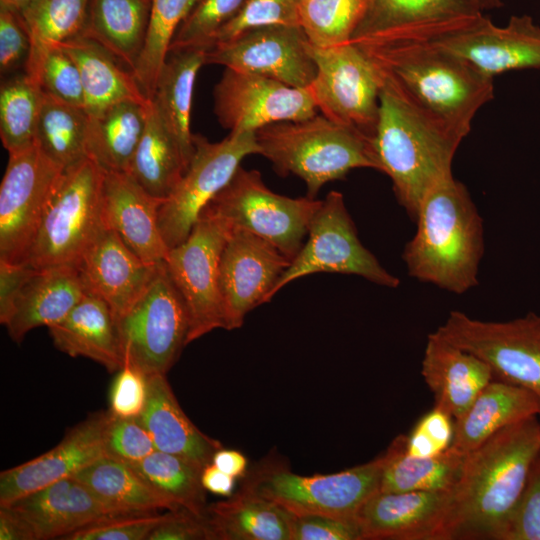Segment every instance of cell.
I'll use <instances>...</instances> for the list:
<instances>
[{"label":"cell","mask_w":540,"mask_h":540,"mask_svg":"<svg viewBox=\"0 0 540 540\" xmlns=\"http://www.w3.org/2000/svg\"><path fill=\"white\" fill-rule=\"evenodd\" d=\"M539 452L540 418L533 416L466 454L449 492L439 540H500Z\"/></svg>","instance_id":"1"},{"label":"cell","mask_w":540,"mask_h":540,"mask_svg":"<svg viewBox=\"0 0 540 540\" xmlns=\"http://www.w3.org/2000/svg\"><path fill=\"white\" fill-rule=\"evenodd\" d=\"M383 76L372 148L378 171L391 179L399 204L415 220L424 196L453 175V158L464 137Z\"/></svg>","instance_id":"2"},{"label":"cell","mask_w":540,"mask_h":540,"mask_svg":"<svg viewBox=\"0 0 540 540\" xmlns=\"http://www.w3.org/2000/svg\"><path fill=\"white\" fill-rule=\"evenodd\" d=\"M415 221L402 253L408 274L459 295L477 286L483 220L466 186L453 175L439 182L424 196Z\"/></svg>","instance_id":"3"},{"label":"cell","mask_w":540,"mask_h":540,"mask_svg":"<svg viewBox=\"0 0 540 540\" xmlns=\"http://www.w3.org/2000/svg\"><path fill=\"white\" fill-rule=\"evenodd\" d=\"M360 48L412 101L464 138L494 96L493 77L433 43Z\"/></svg>","instance_id":"4"},{"label":"cell","mask_w":540,"mask_h":540,"mask_svg":"<svg viewBox=\"0 0 540 540\" xmlns=\"http://www.w3.org/2000/svg\"><path fill=\"white\" fill-rule=\"evenodd\" d=\"M255 135L259 154L279 175L301 178L312 199L325 184L343 179L353 169L378 170L371 140L322 114L273 123Z\"/></svg>","instance_id":"5"},{"label":"cell","mask_w":540,"mask_h":540,"mask_svg":"<svg viewBox=\"0 0 540 540\" xmlns=\"http://www.w3.org/2000/svg\"><path fill=\"white\" fill-rule=\"evenodd\" d=\"M105 174L89 157L62 171L46 202L26 264L34 268L78 265L106 227L102 214Z\"/></svg>","instance_id":"6"},{"label":"cell","mask_w":540,"mask_h":540,"mask_svg":"<svg viewBox=\"0 0 540 540\" xmlns=\"http://www.w3.org/2000/svg\"><path fill=\"white\" fill-rule=\"evenodd\" d=\"M320 204L321 200L308 196L291 198L274 193L260 172L240 166L202 212L221 218L232 231L261 237L291 261L302 248Z\"/></svg>","instance_id":"7"},{"label":"cell","mask_w":540,"mask_h":540,"mask_svg":"<svg viewBox=\"0 0 540 540\" xmlns=\"http://www.w3.org/2000/svg\"><path fill=\"white\" fill-rule=\"evenodd\" d=\"M117 322L125 365L147 377L166 375L187 345L189 316L164 261L140 298Z\"/></svg>","instance_id":"8"},{"label":"cell","mask_w":540,"mask_h":540,"mask_svg":"<svg viewBox=\"0 0 540 540\" xmlns=\"http://www.w3.org/2000/svg\"><path fill=\"white\" fill-rule=\"evenodd\" d=\"M385 463L378 458L329 475L301 476L285 468L256 472L243 489L262 496L293 515H324L355 520L360 507L379 492Z\"/></svg>","instance_id":"9"},{"label":"cell","mask_w":540,"mask_h":540,"mask_svg":"<svg viewBox=\"0 0 540 540\" xmlns=\"http://www.w3.org/2000/svg\"><path fill=\"white\" fill-rule=\"evenodd\" d=\"M315 62V79L307 89L318 111L355 129L370 140L378 121L383 72L357 45H308Z\"/></svg>","instance_id":"10"},{"label":"cell","mask_w":540,"mask_h":540,"mask_svg":"<svg viewBox=\"0 0 540 540\" xmlns=\"http://www.w3.org/2000/svg\"><path fill=\"white\" fill-rule=\"evenodd\" d=\"M328 272L357 275L380 286L397 288L398 277L389 273L361 243L342 193L331 191L315 212L308 239L278 279L271 299L296 279Z\"/></svg>","instance_id":"11"},{"label":"cell","mask_w":540,"mask_h":540,"mask_svg":"<svg viewBox=\"0 0 540 540\" xmlns=\"http://www.w3.org/2000/svg\"><path fill=\"white\" fill-rule=\"evenodd\" d=\"M193 148L187 170L159 209V226L169 249L188 237L203 209L228 184L241 161L259 154L255 132L230 133L219 142L193 134Z\"/></svg>","instance_id":"12"},{"label":"cell","mask_w":540,"mask_h":540,"mask_svg":"<svg viewBox=\"0 0 540 540\" xmlns=\"http://www.w3.org/2000/svg\"><path fill=\"white\" fill-rule=\"evenodd\" d=\"M433 333L476 355L496 379L540 396V316L529 312L509 321H482L451 311Z\"/></svg>","instance_id":"13"},{"label":"cell","mask_w":540,"mask_h":540,"mask_svg":"<svg viewBox=\"0 0 540 540\" xmlns=\"http://www.w3.org/2000/svg\"><path fill=\"white\" fill-rule=\"evenodd\" d=\"M231 232L224 220L202 212L188 237L170 248L164 260L187 307V344L216 328L225 329L219 261Z\"/></svg>","instance_id":"14"},{"label":"cell","mask_w":540,"mask_h":540,"mask_svg":"<svg viewBox=\"0 0 540 540\" xmlns=\"http://www.w3.org/2000/svg\"><path fill=\"white\" fill-rule=\"evenodd\" d=\"M63 169L37 143L9 153L0 186V260L25 263L52 188Z\"/></svg>","instance_id":"15"},{"label":"cell","mask_w":540,"mask_h":540,"mask_svg":"<svg viewBox=\"0 0 540 540\" xmlns=\"http://www.w3.org/2000/svg\"><path fill=\"white\" fill-rule=\"evenodd\" d=\"M482 16L471 0H369L350 42L362 48L434 43Z\"/></svg>","instance_id":"16"},{"label":"cell","mask_w":540,"mask_h":540,"mask_svg":"<svg viewBox=\"0 0 540 540\" xmlns=\"http://www.w3.org/2000/svg\"><path fill=\"white\" fill-rule=\"evenodd\" d=\"M214 113L230 133L256 132L282 121L317 114L307 88H295L258 74L225 68L213 89Z\"/></svg>","instance_id":"17"},{"label":"cell","mask_w":540,"mask_h":540,"mask_svg":"<svg viewBox=\"0 0 540 540\" xmlns=\"http://www.w3.org/2000/svg\"><path fill=\"white\" fill-rule=\"evenodd\" d=\"M300 25L258 28L206 52V64L265 76L295 88H307L317 68Z\"/></svg>","instance_id":"18"},{"label":"cell","mask_w":540,"mask_h":540,"mask_svg":"<svg viewBox=\"0 0 540 540\" xmlns=\"http://www.w3.org/2000/svg\"><path fill=\"white\" fill-rule=\"evenodd\" d=\"M290 262L261 237L244 230L231 232L219 261L225 329L241 327L249 311L271 300V293Z\"/></svg>","instance_id":"19"},{"label":"cell","mask_w":540,"mask_h":540,"mask_svg":"<svg viewBox=\"0 0 540 540\" xmlns=\"http://www.w3.org/2000/svg\"><path fill=\"white\" fill-rule=\"evenodd\" d=\"M112 414L97 412L75 425L46 453L0 474V506L71 477L106 456L105 435Z\"/></svg>","instance_id":"20"},{"label":"cell","mask_w":540,"mask_h":540,"mask_svg":"<svg viewBox=\"0 0 540 540\" xmlns=\"http://www.w3.org/2000/svg\"><path fill=\"white\" fill-rule=\"evenodd\" d=\"M433 44L491 77L510 70L540 68V27L528 15L512 16L504 27L483 15L469 28Z\"/></svg>","instance_id":"21"},{"label":"cell","mask_w":540,"mask_h":540,"mask_svg":"<svg viewBox=\"0 0 540 540\" xmlns=\"http://www.w3.org/2000/svg\"><path fill=\"white\" fill-rule=\"evenodd\" d=\"M158 266L159 263L143 261L114 231L105 227L76 267L85 294L102 299L118 318L140 298Z\"/></svg>","instance_id":"22"},{"label":"cell","mask_w":540,"mask_h":540,"mask_svg":"<svg viewBox=\"0 0 540 540\" xmlns=\"http://www.w3.org/2000/svg\"><path fill=\"white\" fill-rule=\"evenodd\" d=\"M163 201L149 194L129 173L106 171L102 193L104 224L149 264L164 261L169 251L159 226Z\"/></svg>","instance_id":"23"},{"label":"cell","mask_w":540,"mask_h":540,"mask_svg":"<svg viewBox=\"0 0 540 540\" xmlns=\"http://www.w3.org/2000/svg\"><path fill=\"white\" fill-rule=\"evenodd\" d=\"M449 492H377L354 518L362 539L439 540Z\"/></svg>","instance_id":"24"},{"label":"cell","mask_w":540,"mask_h":540,"mask_svg":"<svg viewBox=\"0 0 540 540\" xmlns=\"http://www.w3.org/2000/svg\"><path fill=\"white\" fill-rule=\"evenodd\" d=\"M10 506L29 522L37 540L62 539L90 524L128 515L107 504L72 476L30 493Z\"/></svg>","instance_id":"25"},{"label":"cell","mask_w":540,"mask_h":540,"mask_svg":"<svg viewBox=\"0 0 540 540\" xmlns=\"http://www.w3.org/2000/svg\"><path fill=\"white\" fill-rule=\"evenodd\" d=\"M434 406L459 418L493 380L491 368L476 355L430 333L421 364Z\"/></svg>","instance_id":"26"},{"label":"cell","mask_w":540,"mask_h":540,"mask_svg":"<svg viewBox=\"0 0 540 540\" xmlns=\"http://www.w3.org/2000/svg\"><path fill=\"white\" fill-rule=\"evenodd\" d=\"M84 296L77 267L35 268L18 291L4 326L11 339L20 343L32 329L61 321Z\"/></svg>","instance_id":"27"},{"label":"cell","mask_w":540,"mask_h":540,"mask_svg":"<svg viewBox=\"0 0 540 540\" xmlns=\"http://www.w3.org/2000/svg\"><path fill=\"white\" fill-rule=\"evenodd\" d=\"M156 450L204 468L221 443L202 433L183 412L164 374L147 377V401L138 417Z\"/></svg>","instance_id":"28"},{"label":"cell","mask_w":540,"mask_h":540,"mask_svg":"<svg viewBox=\"0 0 540 540\" xmlns=\"http://www.w3.org/2000/svg\"><path fill=\"white\" fill-rule=\"evenodd\" d=\"M48 329L54 346L71 357L91 359L109 372L125 365L117 318L96 296L85 294L65 318Z\"/></svg>","instance_id":"29"},{"label":"cell","mask_w":540,"mask_h":540,"mask_svg":"<svg viewBox=\"0 0 540 540\" xmlns=\"http://www.w3.org/2000/svg\"><path fill=\"white\" fill-rule=\"evenodd\" d=\"M540 414V396L526 388L492 380L467 411L454 420L451 447L468 454L503 428Z\"/></svg>","instance_id":"30"},{"label":"cell","mask_w":540,"mask_h":540,"mask_svg":"<svg viewBox=\"0 0 540 540\" xmlns=\"http://www.w3.org/2000/svg\"><path fill=\"white\" fill-rule=\"evenodd\" d=\"M61 47L77 64L89 117L96 116L118 102L150 101L142 92L133 72L124 67L94 40L79 35Z\"/></svg>","instance_id":"31"},{"label":"cell","mask_w":540,"mask_h":540,"mask_svg":"<svg viewBox=\"0 0 540 540\" xmlns=\"http://www.w3.org/2000/svg\"><path fill=\"white\" fill-rule=\"evenodd\" d=\"M150 10L151 0H89L81 35L133 72L145 43Z\"/></svg>","instance_id":"32"},{"label":"cell","mask_w":540,"mask_h":540,"mask_svg":"<svg viewBox=\"0 0 540 540\" xmlns=\"http://www.w3.org/2000/svg\"><path fill=\"white\" fill-rule=\"evenodd\" d=\"M205 49L169 52L158 76L152 101L189 165L193 155L190 129L192 96L199 69L206 64Z\"/></svg>","instance_id":"33"},{"label":"cell","mask_w":540,"mask_h":540,"mask_svg":"<svg viewBox=\"0 0 540 540\" xmlns=\"http://www.w3.org/2000/svg\"><path fill=\"white\" fill-rule=\"evenodd\" d=\"M292 516L278 504L243 488L206 508V518L218 540H291Z\"/></svg>","instance_id":"34"},{"label":"cell","mask_w":540,"mask_h":540,"mask_svg":"<svg viewBox=\"0 0 540 540\" xmlns=\"http://www.w3.org/2000/svg\"><path fill=\"white\" fill-rule=\"evenodd\" d=\"M150 101L118 102L90 117L88 157L107 172H128L144 131Z\"/></svg>","instance_id":"35"},{"label":"cell","mask_w":540,"mask_h":540,"mask_svg":"<svg viewBox=\"0 0 540 540\" xmlns=\"http://www.w3.org/2000/svg\"><path fill=\"white\" fill-rule=\"evenodd\" d=\"M182 152L151 100L142 137L128 172L149 194L165 200L187 170Z\"/></svg>","instance_id":"36"},{"label":"cell","mask_w":540,"mask_h":540,"mask_svg":"<svg viewBox=\"0 0 540 540\" xmlns=\"http://www.w3.org/2000/svg\"><path fill=\"white\" fill-rule=\"evenodd\" d=\"M406 435L396 437L384 453L379 492L450 491L456 484L465 455L451 446L428 458L405 453Z\"/></svg>","instance_id":"37"},{"label":"cell","mask_w":540,"mask_h":540,"mask_svg":"<svg viewBox=\"0 0 540 540\" xmlns=\"http://www.w3.org/2000/svg\"><path fill=\"white\" fill-rule=\"evenodd\" d=\"M72 477L87 485L99 498L126 514L178 509L148 483L130 464L104 456Z\"/></svg>","instance_id":"38"},{"label":"cell","mask_w":540,"mask_h":540,"mask_svg":"<svg viewBox=\"0 0 540 540\" xmlns=\"http://www.w3.org/2000/svg\"><path fill=\"white\" fill-rule=\"evenodd\" d=\"M89 0H34L21 12L30 36L24 70L36 81L45 56L82 34ZM37 82V81H36Z\"/></svg>","instance_id":"39"},{"label":"cell","mask_w":540,"mask_h":540,"mask_svg":"<svg viewBox=\"0 0 540 540\" xmlns=\"http://www.w3.org/2000/svg\"><path fill=\"white\" fill-rule=\"evenodd\" d=\"M89 124L90 117L84 108L45 94L35 142L64 170L88 157Z\"/></svg>","instance_id":"40"},{"label":"cell","mask_w":540,"mask_h":540,"mask_svg":"<svg viewBox=\"0 0 540 540\" xmlns=\"http://www.w3.org/2000/svg\"><path fill=\"white\" fill-rule=\"evenodd\" d=\"M131 466L178 509L206 515V490L201 483L199 466L159 450Z\"/></svg>","instance_id":"41"},{"label":"cell","mask_w":540,"mask_h":540,"mask_svg":"<svg viewBox=\"0 0 540 540\" xmlns=\"http://www.w3.org/2000/svg\"><path fill=\"white\" fill-rule=\"evenodd\" d=\"M197 0H151L145 43L133 70L144 95L152 100L158 76L181 22Z\"/></svg>","instance_id":"42"},{"label":"cell","mask_w":540,"mask_h":540,"mask_svg":"<svg viewBox=\"0 0 540 540\" xmlns=\"http://www.w3.org/2000/svg\"><path fill=\"white\" fill-rule=\"evenodd\" d=\"M44 95L40 85L26 73L2 84L0 137L8 153L35 143Z\"/></svg>","instance_id":"43"},{"label":"cell","mask_w":540,"mask_h":540,"mask_svg":"<svg viewBox=\"0 0 540 540\" xmlns=\"http://www.w3.org/2000/svg\"><path fill=\"white\" fill-rule=\"evenodd\" d=\"M369 0H305L299 23L310 44L330 47L350 42Z\"/></svg>","instance_id":"44"},{"label":"cell","mask_w":540,"mask_h":540,"mask_svg":"<svg viewBox=\"0 0 540 540\" xmlns=\"http://www.w3.org/2000/svg\"><path fill=\"white\" fill-rule=\"evenodd\" d=\"M245 0H197L181 22L169 52L212 47L219 30L241 9Z\"/></svg>","instance_id":"45"},{"label":"cell","mask_w":540,"mask_h":540,"mask_svg":"<svg viewBox=\"0 0 540 540\" xmlns=\"http://www.w3.org/2000/svg\"><path fill=\"white\" fill-rule=\"evenodd\" d=\"M299 3V0H245L238 13L216 34L211 48L258 28L300 25Z\"/></svg>","instance_id":"46"},{"label":"cell","mask_w":540,"mask_h":540,"mask_svg":"<svg viewBox=\"0 0 540 540\" xmlns=\"http://www.w3.org/2000/svg\"><path fill=\"white\" fill-rule=\"evenodd\" d=\"M36 81L45 94L85 109L84 89L79 68L61 46L54 48L45 56Z\"/></svg>","instance_id":"47"},{"label":"cell","mask_w":540,"mask_h":540,"mask_svg":"<svg viewBox=\"0 0 540 540\" xmlns=\"http://www.w3.org/2000/svg\"><path fill=\"white\" fill-rule=\"evenodd\" d=\"M453 435V417L434 406L406 435L405 453L419 458L437 456L451 446Z\"/></svg>","instance_id":"48"},{"label":"cell","mask_w":540,"mask_h":540,"mask_svg":"<svg viewBox=\"0 0 540 540\" xmlns=\"http://www.w3.org/2000/svg\"><path fill=\"white\" fill-rule=\"evenodd\" d=\"M165 514L156 512L108 518L74 531L64 540H148Z\"/></svg>","instance_id":"49"},{"label":"cell","mask_w":540,"mask_h":540,"mask_svg":"<svg viewBox=\"0 0 540 540\" xmlns=\"http://www.w3.org/2000/svg\"><path fill=\"white\" fill-rule=\"evenodd\" d=\"M156 450L154 442L138 418L112 415L105 435L106 456L135 464Z\"/></svg>","instance_id":"50"},{"label":"cell","mask_w":540,"mask_h":540,"mask_svg":"<svg viewBox=\"0 0 540 540\" xmlns=\"http://www.w3.org/2000/svg\"><path fill=\"white\" fill-rule=\"evenodd\" d=\"M500 540H540V452Z\"/></svg>","instance_id":"51"},{"label":"cell","mask_w":540,"mask_h":540,"mask_svg":"<svg viewBox=\"0 0 540 540\" xmlns=\"http://www.w3.org/2000/svg\"><path fill=\"white\" fill-rule=\"evenodd\" d=\"M30 52V36L19 10L0 5V70L5 74L21 64Z\"/></svg>","instance_id":"52"},{"label":"cell","mask_w":540,"mask_h":540,"mask_svg":"<svg viewBox=\"0 0 540 540\" xmlns=\"http://www.w3.org/2000/svg\"><path fill=\"white\" fill-rule=\"evenodd\" d=\"M147 401V376L124 365L117 371L109 394V411L115 417L138 418Z\"/></svg>","instance_id":"53"},{"label":"cell","mask_w":540,"mask_h":540,"mask_svg":"<svg viewBox=\"0 0 540 540\" xmlns=\"http://www.w3.org/2000/svg\"><path fill=\"white\" fill-rule=\"evenodd\" d=\"M291 540H362L355 520L324 515H293Z\"/></svg>","instance_id":"54"},{"label":"cell","mask_w":540,"mask_h":540,"mask_svg":"<svg viewBox=\"0 0 540 540\" xmlns=\"http://www.w3.org/2000/svg\"><path fill=\"white\" fill-rule=\"evenodd\" d=\"M148 540H215V536L206 515L181 509L166 513Z\"/></svg>","instance_id":"55"},{"label":"cell","mask_w":540,"mask_h":540,"mask_svg":"<svg viewBox=\"0 0 540 540\" xmlns=\"http://www.w3.org/2000/svg\"><path fill=\"white\" fill-rule=\"evenodd\" d=\"M34 267L26 263H8L0 260V322L7 321L13 301Z\"/></svg>","instance_id":"56"},{"label":"cell","mask_w":540,"mask_h":540,"mask_svg":"<svg viewBox=\"0 0 540 540\" xmlns=\"http://www.w3.org/2000/svg\"><path fill=\"white\" fill-rule=\"evenodd\" d=\"M0 540H37L29 522L10 505L0 506Z\"/></svg>","instance_id":"57"},{"label":"cell","mask_w":540,"mask_h":540,"mask_svg":"<svg viewBox=\"0 0 540 540\" xmlns=\"http://www.w3.org/2000/svg\"><path fill=\"white\" fill-rule=\"evenodd\" d=\"M235 478L221 471L214 464L206 465L201 472V483L206 491L230 497L234 490Z\"/></svg>","instance_id":"58"},{"label":"cell","mask_w":540,"mask_h":540,"mask_svg":"<svg viewBox=\"0 0 540 540\" xmlns=\"http://www.w3.org/2000/svg\"><path fill=\"white\" fill-rule=\"evenodd\" d=\"M212 464L228 475L238 478L244 476L246 472L247 459L239 451L220 448L215 452Z\"/></svg>","instance_id":"59"},{"label":"cell","mask_w":540,"mask_h":540,"mask_svg":"<svg viewBox=\"0 0 540 540\" xmlns=\"http://www.w3.org/2000/svg\"><path fill=\"white\" fill-rule=\"evenodd\" d=\"M482 12L499 8L503 5L502 0H471Z\"/></svg>","instance_id":"60"},{"label":"cell","mask_w":540,"mask_h":540,"mask_svg":"<svg viewBox=\"0 0 540 540\" xmlns=\"http://www.w3.org/2000/svg\"><path fill=\"white\" fill-rule=\"evenodd\" d=\"M34 0H0V5L8 6L16 10L22 11Z\"/></svg>","instance_id":"61"},{"label":"cell","mask_w":540,"mask_h":540,"mask_svg":"<svg viewBox=\"0 0 540 540\" xmlns=\"http://www.w3.org/2000/svg\"><path fill=\"white\" fill-rule=\"evenodd\" d=\"M302 1H305V0H299V2H302Z\"/></svg>","instance_id":"62"},{"label":"cell","mask_w":540,"mask_h":540,"mask_svg":"<svg viewBox=\"0 0 540 540\" xmlns=\"http://www.w3.org/2000/svg\"><path fill=\"white\" fill-rule=\"evenodd\" d=\"M539 418H540V414H539Z\"/></svg>","instance_id":"63"}]
</instances>
